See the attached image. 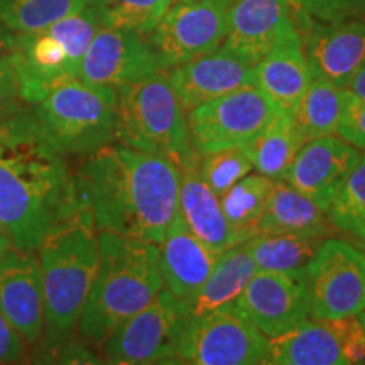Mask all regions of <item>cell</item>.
I'll return each mask as SVG.
<instances>
[{
    "mask_svg": "<svg viewBox=\"0 0 365 365\" xmlns=\"http://www.w3.org/2000/svg\"><path fill=\"white\" fill-rule=\"evenodd\" d=\"M73 176L98 232L161 244L180 200L175 161L115 140L83 156Z\"/></svg>",
    "mask_w": 365,
    "mask_h": 365,
    "instance_id": "cell-1",
    "label": "cell"
},
{
    "mask_svg": "<svg viewBox=\"0 0 365 365\" xmlns=\"http://www.w3.org/2000/svg\"><path fill=\"white\" fill-rule=\"evenodd\" d=\"M80 208L66 156L41 134L31 107L0 122V232L34 252Z\"/></svg>",
    "mask_w": 365,
    "mask_h": 365,
    "instance_id": "cell-2",
    "label": "cell"
},
{
    "mask_svg": "<svg viewBox=\"0 0 365 365\" xmlns=\"http://www.w3.org/2000/svg\"><path fill=\"white\" fill-rule=\"evenodd\" d=\"M44 299V335L36 357L71 340L97 276L98 228L80 208L53 228L34 250Z\"/></svg>",
    "mask_w": 365,
    "mask_h": 365,
    "instance_id": "cell-3",
    "label": "cell"
},
{
    "mask_svg": "<svg viewBox=\"0 0 365 365\" xmlns=\"http://www.w3.org/2000/svg\"><path fill=\"white\" fill-rule=\"evenodd\" d=\"M97 276L81 312L76 335L90 346L102 344L164 287L159 245L98 232Z\"/></svg>",
    "mask_w": 365,
    "mask_h": 365,
    "instance_id": "cell-4",
    "label": "cell"
},
{
    "mask_svg": "<svg viewBox=\"0 0 365 365\" xmlns=\"http://www.w3.org/2000/svg\"><path fill=\"white\" fill-rule=\"evenodd\" d=\"M117 143L171 159L178 168L198 159L191 144L186 110L168 71L117 90Z\"/></svg>",
    "mask_w": 365,
    "mask_h": 365,
    "instance_id": "cell-5",
    "label": "cell"
},
{
    "mask_svg": "<svg viewBox=\"0 0 365 365\" xmlns=\"http://www.w3.org/2000/svg\"><path fill=\"white\" fill-rule=\"evenodd\" d=\"M102 26L93 2L43 31L16 34L9 51L26 105L38 103L54 86L78 78L81 61Z\"/></svg>",
    "mask_w": 365,
    "mask_h": 365,
    "instance_id": "cell-6",
    "label": "cell"
},
{
    "mask_svg": "<svg viewBox=\"0 0 365 365\" xmlns=\"http://www.w3.org/2000/svg\"><path fill=\"white\" fill-rule=\"evenodd\" d=\"M41 134L63 156H88L115 143L117 90L71 78L31 105Z\"/></svg>",
    "mask_w": 365,
    "mask_h": 365,
    "instance_id": "cell-7",
    "label": "cell"
},
{
    "mask_svg": "<svg viewBox=\"0 0 365 365\" xmlns=\"http://www.w3.org/2000/svg\"><path fill=\"white\" fill-rule=\"evenodd\" d=\"M188 313L166 287L103 341L100 350L108 364L144 365L178 362Z\"/></svg>",
    "mask_w": 365,
    "mask_h": 365,
    "instance_id": "cell-8",
    "label": "cell"
},
{
    "mask_svg": "<svg viewBox=\"0 0 365 365\" xmlns=\"http://www.w3.org/2000/svg\"><path fill=\"white\" fill-rule=\"evenodd\" d=\"M277 108L255 85L232 91L186 112L191 144L198 156L247 149Z\"/></svg>",
    "mask_w": 365,
    "mask_h": 365,
    "instance_id": "cell-9",
    "label": "cell"
},
{
    "mask_svg": "<svg viewBox=\"0 0 365 365\" xmlns=\"http://www.w3.org/2000/svg\"><path fill=\"white\" fill-rule=\"evenodd\" d=\"M178 362L195 365L269 364V339L235 307L188 318Z\"/></svg>",
    "mask_w": 365,
    "mask_h": 365,
    "instance_id": "cell-10",
    "label": "cell"
},
{
    "mask_svg": "<svg viewBox=\"0 0 365 365\" xmlns=\"http://www.w3.org/2000/svg\"><path fill=\"white\" fill-rule=\"evenodd\" d=\"M312 318L357 317L365 308V252L327 237L304 271Z\"/></svg>",
    "mask_w": 365,
    "mask_h": 365,
    "instance_id": "cell-11",
    "label": "cell"
},
{
    "mask_svg": "<svg viewBox=\"0 0 365 365\" xmlns=\"http://www.w3.org/2000/svg\"><path fill=\"white\" fill-rule=\"evenodd\" d=\"M365 362V331L359 317L309 318L269 339V364L354 365Z\"/></svg>",
    "mask_w": 365,
    "mask_h": 365,
    "instance_id": "cell-12",
    "label": "cell"
},
{
    "mask_svg": "<svg viewBox=\"0 0 365 365\" xmlns=\"http://www.w3.org/2000/svg\"><path fill=\"white\" fill-rule=\"evenodd\" d=\"M230 0H176L148 36L168 70L220 48Z\"/></svg>",
    "mask_w": 365,
    "mask_h": 365,
    "instance_id": "cell-13",
    "label": "cell"
},
{
    "mask_svg": "<svg viewBox=\"0 0 365 365\" xmlns=\"http://www.w3.org/2000/svg\"><path fill=\"white\" fill-rule=\"evenodd\" d=\"M164 71L168 68L148 36L129 29L100 27L86 49L78 78L118 90Z\"/></svg>",
    "mask_w": 365,
    "mask_h": 365,
    "instance_id": "cell-14",
    "label": "cell"
},
{
    "mask_svg": "<svg viewBox=\"0 0 365 365\" xmlns=\"http://www.w3.org/2000/svg\"><path fill=\"white\" fill-rule=\"evenodd\" d=\"M234 307L267 339L279 336L312 318L304 274L257 271Z\"/></svg>",
    "mask_w": 365,
    "mask_h": 365,
    "instance_id": "cell-15",
    "label": "cell"
},
{
    "mask_svg": "<svg viewBox=\"0 0 365 365\" xmlns=\"http://www.w3.org/2000/svg\"><path fill=\"white\" fill-rule=\"evenodd\" d=\"M294 31L291 0H230L222 46L255 66Z\"/></svg>",
    "mask_w": 365,
    "mask_h": 365,
    "instance_id": "cell-16",
    "label": "cell"
},
{
    "mask_svg": "<svg viewBox=\"0 0 365 365\" xmlns=\"http://www.w3.org/2000/svg\"><path fill=\"white\" fill-rule=\"evenodd\" d=\"M360 154L359 148L336 134L308 140L296 154L284 181L328 213Z\"/></svg>",
    "mask_w": 365,
    "mask_h": 365,
    "instance_id": "cell-17",
    "label": "cell"
},
{
    "mask_svg": "<svg viewBox=\"0 0 365 365\" xmlns=\"http://www.w3.org/2000/svg\"><path fill=\"white\" fill-rule=\"evenodd\" d=\"M254 65L232 51L217 48L168 70L173 88L186 112L232 91L255 85Z\"/></svg>",
    "mask_w": 365,
    "mask_h": 365,
    "instance_id": "cell-18",
    "label": "cell"
},
{
    "mask_svg": "<svg viewBox=\"0 0 365 365\" xmlns=\"http://www.w3.org/2000/svg\"><path fill=\"white\" fill-rule=\"evenodd\" d=\"M0 312L27 346L44 335V299L36 252L12 247L0 264Z\"/></svg>",
    "mask_w": 365,
    "mask_h": 365,
    "instance_id": "cell-19",
    "label": "cell"
},
{
    "mask_svg": "<svg viewBox=\"0 0 365 365\" xmlns=\"http://www.w3.org/2000/svg\"><path fill=\"white\" fill-rule=\"evenodd\" d=\"M304 54L313 78L346 88L365 65V16L313 27Z\"/></svg>",
    "mask_w": 365,
    "mask_h": 365,
    "instance_id": "cell-20",
    "label": "cell"
},
{
    "mask_svg": "<svg viewBox=\"0 0 365 365\" xmlns=\"http://www.w3.org/2000/svg\"><path fill=\"white\" fill-rule=\"evenodd\" d=\"M158 245L164 287L180 301L190 299L203 286L220 255L186 227L180 212Z\"/></svg>",
    "mask_w": 365,
    "mask_h": 365,
    "instance_id": "cell-21",
    "label": "cell"
},
{
    "mask_svg": "<svg viewBox=\"0 0 365 365\" xmlns=\"http://www.w3.org/2000/svg\"><path fill=\"white\" fill-rule=\"evenodd\" d=\"M178 212L186 227L217 254L225 252L227 249L254 237L228 222L222 210L220 198L202 180L196 161L180 168Z\"/></svg>",
    "mask_w": 365,
    "mask_h": 365,
    "instance_id": "cell-22",
    "label": "cell"
},
{
    "mask_svg": "<svg viewBox=\"0 0 365 365\" xmlns=\"http://www.w3.org/2000/svg\"><path fill=\"white\" fill-rule=\"evenodd\" d=\"M255 86L261 88L277 110L293 112L312 83L299 31L286 36L254 68Z\"/></svg>",
    "mask_w": 365,
    "mask_h": 365,
    "instance_id": "cell-23",
    "label": "cell"
},
{
    "mask_svg": "<svg viewBox=\"0 0 365 365\" xmlns=\"http://www.w3.org/2000/svg\"><path fill=\"white\" fill-rule=\"evenodd\" d=\"M257 272L250 250V239L218 255L208 279L190 299L181 301L188 318L215 309L234 307L247 282Z\"/></svg>",
    "mask_w": 365,
    "mask_h": 365,
    "instance_id": "cell-24",
    "label": "cell"
},
{
    "mask_svg": "<svg viewBox=\"0 0 365 365\" xmlns=\"http://www.w3.org/2000/svg\"><path fill=\"white\" fill-rule=\"evenodd\" d=\"M328 213L284 180L274 181L259 220V232L328 237L331 228Z\"/></svg>",
    "mask_w": 365,
    "mask_h": 365,
    "instance_id": "cell-25",
    "label": "cell"
},
{
    "mask_svg": "<svg viewBox=\"0 0 365 365\" xmlns=\"http://www.w3.org/2000/svg\"><path fill=\"white\" fill-rule=\"evenodd\" d=\"M345 102L346 88L328 80L313 78L291 112L303 143L335 135L344 115Z\"/></svg>",
    "mask_w": 365,
    "mask_h": 365,
    "instance_id": "cell-26",
    "label": "cell"
},
{
    "mask_svg": "<svg viewBox=\"0 0 365 365\" xmlns=\"http://www.w3.org/2000/svg\"><path fill=\"white\" fill-rule=\"evenodd\" d=\"M293 115L289 112L276 110L269 124L247 148L254 170L271 180H284L296 154L303 145Z\"/></svg>",
    "mask_w": 365,
    "mask_h": 365,
    "instance_id": "cell-27",
    "label": "cell"
},
{
    "mask_svg": "<svg viewBox=\"0 0 365 365\" xmlns=\"http://www.w3.org/2000/svg\"><path fill=\"white\" fill-rule=\"evenodd\" d=\"M327 237L259 232L250 239L257 271L304 274L309 261Z\"/></svg>",
    "mask_w": 365,
    "mask_h": 365,
    "instance_id": "cell-28",
    "label": "cell"
},
{
    "mask_svg": "<svg viewBox=\"0 0 365 365\" xmlns=\"http://www.w3.org/2000/svg\"><path fill=\"white\" fill-rule=\"evenodd\" d=\"M272 185L274 180L271 178L261 173H249L234 186H230L225 193L218 196L228 222L250 235H257L259 220L262 217Z\"/></svg>",
    "mask_w": 365,
    "mask_h": 365,
    "instance_id": "cell-29",
    "label": "cell"
},
{
    "mask_svg": "<svg viewBox=\"0 0 365 365\" xmlns=\"http://www.w3.org/2000/svg\"><path fill=\"white\" fill-rule=\"evenodd\" d=\"M91 0H0V22L14 34L43 31Z\"/></svg>",
    "mask_w": 365,
    "mask_h": 365,
    "instance_id": "cell-30",
    "label": "cell"
},
{
    "mask_svg": "<svg viewBox=\"0 0 365 365\" xmlns=\"http://www.w3.org/2000/svg\"><path fill=\"white\" fill-rule=\"evenodd\" d=\"M103 27L149 34L173 0H91Z\"/></svg>",
    "mask_w": 365,
    "mask_h": 365,
    "instance_id": "cell-31",
    "label": "cell"
},
{
    "mask_svg": "<svg viewBox=\"0 0 365 365\" xmlns=\"http://www.w3.org/2000/svg\"><path fill=\"white\" fill-rule=\"evenodd\" d=\"M328 218L340 232L354 235L365 220V153L360 154L357 164L346 178L335 200Z\"/></svg>",
    "mask_w": 365,
    "mask_h": 365,
    "instance_id": "cell-32",
    "label": "cell"
},
{
    "mask_svg": "<svg viewBox=\"0 0 365 365\" xmlns=\"http://www.w3.org/2000/svg\"><path fill=\"white\" fill-rule=\"evenodd\" d=\"M196 168L202 180L217 196L225 193L237 181L254 171L252 159L247 149L242 148L217 150V153L198 156Z\"/></svg>",
    "mask_w": 365,
    "mask_h": 365,
    "instance_id": "cell-33",
    "label": "cell"
},
{
    "mask_svg": "<svg viewBox=\"0 0 365 365\" xmlns=\"http://www.w3.org/2000/svg\"><path fill=\"white\" fill-rule=\"evenodd\" d=\"M291 4L307 19L318 21L319 24L365 16V0H291Z\"/></svg>",
    "mask_w": 365,
    "mask_h": 365,
    "instance_id": "cell-34",
    "label": "cell"
},
{
    "mask_svg": "<svg viewBox=\"0 0 365 365\" xmlns=\"http://www.w3.org/2000/svg\"><path fill=\"white\" fill-rule=\"evenodd\" d=\"M29 107L22 100L16 66L9 53L0 54V122Z\"/></svg>",
    "mask_w": 365,
    "mask_h": 365,
    "instance_id": "cell-35",
    "label": "cell"
},
{
    "mask_svg": "<svg viewBox=\"0 0 365 365\" xmlns=\"http://www.w3.org/2000/svg\"><path fill=\"white\" fill-rule=\"evenodd\" d=\"M336 135L360 150H365V100L355 97L349 90H346L345 110Z\"/></svg>",
    "mask_w": 365,
    "mask_h": 365,
    "instance_id": "cell-36",
    "label": "cell"
},
{
    "mask_svg": "<svg viewBox=\"0 0 365 365\" xmlns=\"http://www.w3.org/2000/svg\"><path fill=\"white\" fill-rule=\"evenodd\" d=\"M27 357V344L0 312V364H19Z\"/></svg>",
    "mask_w": 365,
    "mask_h": 365,
    "instance_id": "cell-37",
    "label": "cell"
},
{
    "mask_svg": "<svg viewBox=\"0 0 365 365\" xmlns=\"http://www.w3.org/2000/svg\"><path fill=\"white\" fill-rule=\"evenodd\" d=\"M346 90H349L350 93H354L355 97L365 100V65L360 68L357 73H355V76L350 80Z\"/></svg>",
    "mask_w": 365,
    "mask_h": 365,
    "instance_id": "cell-38",
    "label": "cell"
},
{
    "mask_svg": "<svg viewBox=\"0 0 365 365\" xmlns=\"http://www.w3.org/2000/svg\"><path fill=\"white\" fill-rule=\"evenodd\" d=\"M14 41H16V34L0 22V54L11 51L14 48Z\"/></svg>",
    "mask_w": 365,
    "mask_h": 365,
    "instance_id": "cell-39",
    "label": "cell"
},
{
    "mask_svg": "<svg viewBox=\"0 0 365 365\" xmlns=\"http://www.w3.org/2000/svg\"><path fill=\"white\" fill-rule=\"evenodd\" d=\"M12 247H14L12 242L9 240L7 237L2 234V232H0V264H2L4 259H6V255L9 254V250H11Z\"/></svg>",
    "mask_w": 365,
    "mask_h": 365,
    "instance_id": "cell-40",
    "label": "cell"
},
{
    "mask_svg": "<svg viewBox=\"0 0 365 365\" xmlns=\"http://www.w3.org/2000/svg\"><path fill=\"white\" fill-rule=\"evenodd\" d=\"M352 237H355V240H357L360 244V249L365 250V220L362 222V225L359 227V230L355 232Z\"/></svg>",
    "mask_w": 365,
    "mask_h": 365,
    "instance_id": "cell-41",
    "label": "cell"
},
{
    "mask_svg": "<svg viewBox=\"0 0 365 365\" xmlns=\"http://www.w3.org/2000/svg\"><path fill=\"white\" fill-rule=\"evenodd\" d=\"M359 319H360V323H362V327H364V331H365V309H362V312H360L359 314Z\"/></svg>",
    "mask_w": 365,
    "mask_h": 365,
    "instance_id": "cell-42",
    "label": "cell"
},
{
    "mask_svg": "<svg viewBox=\"0 0 365 365\" xmlns=\"http://www.w3.org/2000/svg\"><path fill=\"white\" fill-rule=\"evenodd\" d=\"M173 2H176V0H173Z\"/></svg>",
    "mask_w": 365,
    "mask_h": 365,
    "instance_id": "cell-43",
    "label": "cell"
},
{
    "mask_svg": "<svg viewBox=\"0 0 365 365\" xmlns=\"http://www.w3.org/2000/svg\"><path fill=\"white\" fill-rule=\"evenodd\" d=\"M364 309H365V308H364Z\"/></svg>",
    "mask_w": 365,
    "mask_h": 365,
    "instance_id": "cell-44",
    "label": "cell"
}]
</instances>
